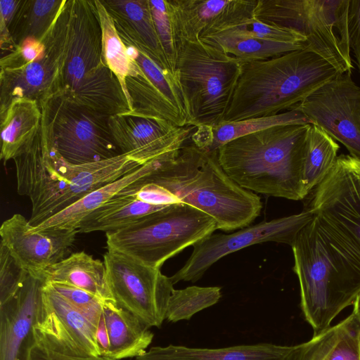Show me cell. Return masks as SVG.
Returning a JSON list of instances; mask_svg holds the SVG:
<instances>
[{
    "mask_svg": "<svg viewBox=\"0 0 360 360\" xmlns=\"http://www.w3.org/2000/svg\"><path fill=\"white\" fill-rule=\"evenodd\" d=\"M291 247L301 309L316 335L360 295V250L316 216Z\"/></svg>",
    "mask_w": 360,
    "mask_h": 360,
    "instance_id": "obj_1",
    "label": "cell"
},
{
    "mask_svg": "<svg viewBox=\"0 0 360 360\" xmlns=\"http://www.w3.org/2000/svg\"><path fill=\"white\" fill-rule=\"evenodd\" d=\"M156 159L146 148L94 162L74 165L41 142L40 131L32 144L13 159L18 194L32 202L30 224L37 226L101 186Z\"/></svg>",
    "mask_w": 360,
    "mask_h": 360,
    "instance_id": "obj_2",
    "label": "cell"
},
{
    "mask_svg": "<svg viewBox=\"0 0 360 360\" xmlns=\"http://www.w3.org/2000/svg\"><path fill=\"white\" fill-rule=\"evenodd\" d=\"M143 179L165 190L174 204H187L209 214L224 231L249 226L262 208L257 194L226 174L217 151L200 148L191 138L179 150L158 158Z\"/></svg>",
    "mask_w": 360,
    "mask_h": 360,
    "instance_id": "obj_3",
    "label": "cell"
},
{
    "mask_svg": "<svg viewBox=\"0 0 360 360\" xmlns=\"http://www.w3.org/2000/svg\"><path fill=\"white\" fill-rule=\"evenodd\" d=\"M338 74L333 65L309 49L266 60H241L240 74L224 122L290 110Z\"/></svg>",
    "mask_w": 360,
    "mask_h": 360,
    "instance_id": "obj_4",
    "label": "cell"
},
{
    "mask_svg": "<svg viewBox=\"0 0 360 360\" xmlns=\"http://www.w3.org/2000/svg\"><path fill=\"white\" fill-rule=\"evenodd\" d=\"M310 125H278L235 139L217 150L219 164L246 190L302 200V168Z\"/></svg>",
    "mask_w": 360,
    "mask_h": 360,
    "instance_id": "obj_5",
    "label": "cell"
},
{
    "mask_svg": "<svg viewBox=\"0 0 360 360\" xmlns=\"http://www.w3.org/2000/svg\"><path fill=\"white\" fill-rule=\"evenodd\" d=\"M240 69V60L200 39L178 46L175 77L184 96L188 126L213 127L224 122Z\"/></svg>",
    "mask_w": 360,
    "mask_h": 360,
    "instance_id": "obj_6",
    "label": "cell"
},
{
    "mask_svg": "<svg viewBox=\"0 0 360 360\" xmlns=\"http://www.w3.org/2000/svg\"><path fill=\"white\" fill-rule=\"evenodd\" d=\"M218 229L214 218L184 203L169 205L119 231L105 233L108 250L160 269L168 259Z\"/></svg>",
    "mask_w": 360,
    "mask_h": 360,
    "instance_id": "obj_7",
    "label": "cell"
},
{
    "mask_svg": "<svg viewBox=\"0 0 360 360\" xmlns=\"http://www.w3.org/2000/svg\"><path fill=\"white\" fill-rule=\"evenodd\" d=\"M349 3V0H257L254 17L302 34L307 40V49L325 58L340 73L351 74Z\"/></svg>",
    "mask_w": 360,
    "mask_h": 360,
    "instance_id": "obj_8",
    "label": "cell"
},
{
    "mask_svg": "<svg viewBox=\"0 0 360 360\" xmlns=\"http://www.w3.org/2000/svg\"><path fill=\"white\" fill-rule=\"evenodd\" d=\"M41 142L70 163L81 165L122 154L112 138L108 116L58 94L41 107Z\"/></svg>",
    "mask_w": 360,
    "mask_h": 360,
    "instance_id": "obj_9",
    "label": "cell"
},
{
    "mask_svg": "<svg viewBox=\"0 0 360 360\" xmlns=\"http://www.w3.org/2000/svg\"><path fill=\"white\" fill-rule=\"evenodd\" d=\"M103 262L108 288L117 306L148 327L160 328L174 289L170 277L115 250H108Z\"/></svg>",
    "mask_w": 360,
    "mask_h": 360,
    "instance_id": "obj_10",
    "label": "cell"
},
{
    "mask_svg": "<svg viewBox=\"0 0 360 360\" xmlns=\"http://www.w3.org/2000/svg\"><path fill=\"white\" fill-rule=\"evenodd\" d=\"M72 0H66L55 22L44 35L45 49L36 60L0 72V117L14 99L27 98L41 107L62 92L68 23Z\"/></svg>",
    "mask_w": 360,
    "mask_h": 360,
    "instance_id": "obj_11",
    "label": "cell"
},
{
    "mask_svg": "<svg viewBox=\"0 0 360 360\" xmlns=\"http://www.w3.org/2000/svg\"><path fill=\"white\" fill-rule=\"evenodd\" d=\"M307 210L288 217L263 221L229 233H212L195 244L185 264L170 277L173 285L179 281L196 282L215 262L246 247L264 242L290 245L314 218Z\"/></svg>",
    "mask_w": 360,
    "mask_h": 360,
    "instance_id": "obj_12",
    "label": "cell"
},
{
    "mask_svg": "<svg viewBox=\"0 0 360 360\" xmlns=\"http://www.w3.org/2000/svg\"><path fill=\"white\" fill-rule=\"evenodd\" d=\"M294 108L360 158V86L350 73H340Z\"/></svg>",
    "mask_w": 360,
    "mask_h": 360,
    "instance_id": "obj_13",
    "label": "cell"
},
{
    "mask_svg": "<svg viewBox=\"0 0 360 360\" xmlns=\"http://www.w3.org/2000/svg\"><path fill=\"white\" fill-rule=\"evenodd\" d=\"M360 250V158L341 155L315 188L309 208Z\"/></svg>",
    "mask_w": 360,
    "mask_h": 360,
    "instance_id": "obj_14",
    "label": "cell"
},
{
    "mask_svg": "<svg viewBox=\"0 0 360 360\" xmlns=\"http://www.w3.org/2000/svg\"><path fill=\"white\" fill-rule=\"evenodd\" d=\"M139 71L125 79L131 111L125 115L188 126L184 96L175 75L149 58L140 63Z\"/></svg>",
    "mask_w": 360,
    "mask_h": 360,
    "instance_id": "obj_15",
    "label": "cell"
},
{
    "mask_svg": "<svg viewBox=\"0 0 360 360\" xmlns=\"http://www.w3.org/2000/svg\"><path fill=\"white\" fill-rule=\"evenodd\" d=\"M34 326L60 349L77 355L101 356L96 325L46 283L42 288Z\"/></svg>",
    "mask_w": 360,
    "mask_h": 360,
    "instance_id": "obj_16",
    "label": "cell"
},
{
    "mask_svg": "<svg viewBox=\"0 0 360 360\" xmlns=\"http://www.w3.org/2000/svg\"><path fill=\"white\" fill-rule=\"evenodd\" d=\"M24 216L15 214L0 227L1 243L27 271L38 276L61 261L73 245L77 229L50 228L32 231Z\"/></svg>",
    "mask_w": 360,
    "mask_h": 360,
    "instance_id": "obj_17",
    "label": "cell"
},
{
    "mask_svg": "<svg viewBox=\"0 0 360 360\" xmlns=\"http://www.w3.org/2000/svg\"><path fill=\"white\" fill-rule=\"evenodd\" d=\"M103 62L102 30L94 0H72L60 94L72 92L86 73Z\"/></svg>",
    "mask_w": 360,
    "mask_h": 360,
    "instance_id": "obj_18",
    "label": "cell"
},
{
    "mask_svg": "<svg viewBox=\"0 0 360 360\" xmlns=\"http://www.w3.org/2000/svg\"><path fill=\"white\" fill-rule=\"evenodd\" d=\"M257 0H169L177 49L254 17Z\"/></svg>",
    "mask_w": 360,
    "mask_h": 360,
    "instance_id": "obj_19",
    "label": "cell"
},
{
    "mask_svg": "<svg viewBox=\"0 0 360 360\" xmlns=\"http://www.w3.org/2000/svg\"><path fill=\"white\" fill-rule=\"evenodd\" d=\"M44 283L28 272L14 294L0 303V360H24Z\"/></svg>",
    "mask_w": 360,
    "mask_h": 360,
    "instance_id": "obj_20",
    "label": "cell"
},
{
    "mask_svg": "<svg viewBox=\"0 0 360 360\" xmlns=\"http://www.w3.org/2000/svg\"><path fill=\"white\" fill-rule=\"evenodd\" d=\"M108 125L122 153L147 148L159 156L181 148L195 128L193 126L177 127L167 121L131 115L110 116Z\"/></svg>",
    "mask_w": 360,
    "mask_h": 360,
    "instance_id": "obj_21",
    "label": "cell"
},
{
    "mask_svg": "<svg viewBox=\"0 0 360 360\" xmlns=\"http://www.w3.org/2000/svg\"><path fill=\"white\" fill-rule=\"evenodd\" d=\"M101 2L113 19L122 41L133 45L162 69L171 72L155 30L149 0H101Z\"/></svg>",
    "mask_w": 360,
    "mask_h": 360,
    "instance_id": "obj_22",
    "label": "cell"
},
{
    "mask_svg": "<svg viewBox=\"0 0 360 360\" xmlns=\"http://www.w3.org/2000/svg\"><path fill=\"white\" fill-rule=\"evenodd\" d=\"M295 345L273 343L221 348H196L169 345L150 347L135 360H292Z\"/></svg>",
    "mask_w": 360,
    "mask_h": 360,
    "instance_id": "obj_23",
    "label": "cell"
},
{
    "mask_svg": "<svg viewBox=\"0 0 360 360\" xmlns=\"http://www.w3.org/2000/svg\"><path fill=\"white\" fill-rule=\"evenodd\" d=\"M63 95L79 105L108 117L131 111L119 79L104 62L86 73L72 92Z\"/></svg>",
    "mask_w": 360,
    "mask_h": 360,
    "instance_id": "obj_24",
    "label": "cell"
},
{
    "mask_svg": "<svg viewBox=\"0 0 360 360\" xmlns=\"http://www.w3.org/2000/svg\"><path fill=\"white\" fill-rule=\"evenodd\" d=\"M292 360H360V320L354 312L295 345Z\"/></svg>",
    "mask_w": 360,
    "mask_h": 360,
    "instance_id": "obj_25",
    "label": "cell"
},
{
    "mask_svg": "<svg viewBox=\"0 0 360 360\" xmlns=\"http://www.w3.org/2000/svg\"><path fill=\"white\" fill-rule=\"evenodd\" d=\"M39 276L45 283L68 284L86 290L103 301H114L108 288L104 262L84 251L72 253L49 266Z\"/></svg>",
    "mask_w": 360,
    "mask_h": 360,
    "instance_id": "obj_26",
    "label": "cell"
},
{
    "mask_svg": "<svg viewBox=\"0 0 360 360\" xmlns=\"http://www.w3.org/2000/svg\"><path fill=\"white\" fill-rule=\"evenodd\" d=\"M110 339L108 358L120 360L143 354L153 339L149 327L111 300L103 303Z\"/></svg>",
    "mask_w": 360,
    "mask_h": 360,
    "instance_id": "obj_27",
    "label": "cell"
},
{
    "mask_svg": "<svg viewBox=\"0 0 360 360\" xmlns=\"http://www.w3.org/2000/svg\"><path fill=\"white\" fill-rule=\"evenodd\" d=\"M41 110L39 103L27 98L14 99L0 117L1 153L6 163L25 152L41 128Z\"/></svg>",
    "mask_w": 360,
    "mask_h": 360,
    "instance_id": "obj_28",
    "label": "cell"
},
{
    "mask_svg": "<svg viewBox=\"0 0 360 360\" xmlns=\"http://www.w3.org/2000/svg\"><path fill=\"white\" fill-rule=\"evenodd\" d=\"M158 158L91 192L71 206L38 226L33 227L31 225L30 229L32 231H39L50 228L77 229L79 224L87 214L129 186L149 174L153 169Z\"/></svg>",
    "mask_w": 360,
    "mask_h": 360,
    "instance_id": "obj_29",
    "label": "cell"
},
{
    "mask_svg": "<svg viewBox=\"0 0 360 360\" xmlns=\"http://www.w3.org/2000/svg\"><path fill=\"white\" fill-rule=\"evenodd\" d=\"M168 205L149 204L122 190L87 214L79 224V233L113 232L124 229Z\"/></svg>",
    "mask_w": 360,
    "mask_h": 360,
    "instance_id": "obj_30",
    "label": "cell"
},
{
    "mask_svg": "<svg viewBox=\"0 0 360 360\" xmlns=\"http://www.w3.org/2000/svg\"><path fill=\"white\" fill-rule=\"evenodd\" d=\"M242 61L262 60L291 51L307 49L305 44L278 42L243 34L224 29L200 39Z\"/></svg>",
    "mask_w": 360,
    "mask_h": 360,
    "instance_id": "obj_31",
    "label": "cell"
},
{
    "mask_svg": "<svg viewBox=\"0 0 360 360\" xmlns=\"http://www.w3.org/2000/svg\"><path fill=\"white\" fill-rule=\"evenodd\" d=\"M339 146L328 134L311 124L304 148L302 168L303 199L329 174L338 159Z\"/></svg>",
    "mask_w": 360,
    "mask_h": 360,
    "instance_id": "obj_32",
    "label": "cell"
},
{
    "mask_svg": "<svg viewBox=\"0 0 360 360\" xmlns=\"http://www.w3.org/2000/svg\"><path fill=\"white\" fill-rule=\"evenodd\" d=\"M65 1L22 0L9 30L15 46L29 39H42L55 22Z\"/></svg>",
    "mask_w": 360,
    "mask_h": 360,
    "instance_id": "obj_33",
    "label": "cell"
},
{
    "mask_svg": "<svg viewBox=\"0 0 360 360\" xmlns=\"http://www.w3.org/2000/svg\"><path fill=\"white\" fill-rule=\"evenodd\" d=\"M94 2L102 30L103 61L119 79L129 103L125 79L128 76L136 74L140 67L129 57L127 47L116 30L114 20L101 1L94 0Z\"/></svg>",
    "mask_w": 360,
    "mask_h": 360,
    "instance_id": "obj_34",
    "label": "cell"
},
{
    "mask_svg": "<svg viewBox=\"0 0 360 360\" xmlns=\"http://www.w3.org/2000/svg\"><path fill=\"white\" fill-rule=\"evenodd\" d=\"M284 124H311L306 116L295 108L272 116L224 122L212 127V142L210 151H217L220 146L238 137Z\"/></svg>",
    "mask_w": 360,
    "mask_h": 360,
    "instance_id": "obj_35",
    "label": "cell"
},
{
    "mask_svg": "<svg viewBox=\"0 0 360 360\" xmlns=\"http://www.w3.org/2000/svg\"><path fill=\"white\" fill-rule=\"evenodd\" d=\"M221 297L217 286H189L174 289L170 296L165 319L169 322L190 320L196 313L217 304Z\"/></svg>",
    "mask_w": 360,
    "mask_h": 360,
    "instance_id": "obj_36",
    "label": "cell"
},
{
    "mask_svg": "<svg viewBox=\"0 0 360 360\" xmlns=\"http://www.w3.org/2000/svg\"><path fill=\"white\" fill-rule=\"evenodd\" d=\"M149 4L165 60L175 75L177 44L169 0H149Z\"/></svg>",
    "mask_w": 360,
    "mask_h": 360,
    "instance_id": "obj_37",
    "label": "cell"
},
{
    "mask_svg": "<svg viewBox=\"0 0 360 360\" xmlns=\"http://www.w3.org/2000/svg\"><path fill=\"white\" fill-rule=\"evenodd\" d=\"M225 29H232L243 34L264 40L307 45V40L302 34L288 28L264 23L255 17Z\"/></svg>",
    "mask_w": 360,
    "mask_h": 360,
    "instance_id": "obj_38",
    "label": "cell"
},
{
    "mask_svg": "<svg viewBox=\"0 0 360 360\" xmlns=\"http://www.w3.org/2000/svg\"><path fill=\"white\" fill-rule=\"evenodd\" d=\"M24 360H114L101 356L74 354L53 345L37 328H33L31 341L27 348Z\"/></svg>",
    "mask_w": 360,
    "mask_h": 360,
    "instance_id": "obj_39",
    "label": "cell"
},
{
    "mask_svg": "<svg viewBox=\"0 0 360 360\" xmlns=\"http://www.w3.org/2000/svg\"><path fill=\"white\" fill-rule=\"evenodd\" d=\"M49 284L73 306L86 314L97 326L103 311L104 301L86 290L72 285L58 283Z\"/></svg>",
    "mask_w": 360,
    "mask_h": 360,
    "instance_id": "obj_40",
    "label": "cell"
},
{
    "mask_svg": "<svg viewBox=\"0 0 360 360\" xmlns=\"http://www.w3.org/2000/svg\"><path fill=\"white\" fill-rule=\"evenodd\" d=\"M28 271L14 259L7 248L0 245V303L16 291Z\"/></svg>",
    "mask_w": 360,
    "mask_h": 360,
    "instance_id": "obj_41",
    "label": "cell"
},
{
    "mask_svg": "<svg viewBox=\"0 0 360 360\" xmlns=\"http://www.w3.org/2000/svg\"><path fill=\"white\" fill-rule=\"evenodd\" d=\"M44 49V37L40 40L27 39L1 57V69L11 70L25 66L39 58L43 54Z\"/></svg>",
    "mask_w": 360,
    "mask_h": 360,
    "instance_id": "obj_42",
    "label": "cell"
},
{
    "mask_svg": "<svg viewBox=\"0 0 360 360\" xmlns=\"http://www.w3.org/2000/svg\"><path fill=\"white\" fill-rule=\"evenodd\" d=\"M21 3L22 0L0 1V45L2 50L10 52L15 47L9 30Z\"/></svg>",
    "mask_w": 360,
    "mask_h": 360,
    "instance_id": "obj_43",
    "label": "cell"
},
{
    "mask_svg": "<svg viewBox=\"0 0 360 360\" xmlns=\"http://www.w3.org/2000/svg\"><path fill=\"white\" fill-rule=\"evenodd\" d=\"M347 18L350 50L360 70V0H349Z\"/></svg>",
    "mask_w": 360,
    "mask_h": 360,
    "instance_id": "obj_44",
    "label": "cell"
},
{
    "mask_svg": "<svg viewBox=\"0 0 360 360\" xmlns=\"http://www.w3.org/2000/svg\"><path fill=\"white\" fill-rule=\"evenodd\" d=\"M96 340L100 355L108 357L110 339L103 311L96 326Z\"/></svg>",
    "mask_w": 360,
    "mask_h": 360,
    "instance_id": "obj_45",
    "label": "cell"
},
{
    "mask_svg": "<svg viewBox=\"0 0 360 360\" xmlns=\"http://www.w3.org/2000/svg\"><path fill=\"white\" fill-rule=\"evenodd\" d=\"M353 312H354L360 320V295L356 299L353 305Z\"/></svg>",
    "mask_w": 360,
    "mask_h": 360,
    "instance_id": "obj_46",
    "label": "cell"
}]
</instances>
